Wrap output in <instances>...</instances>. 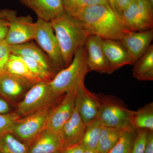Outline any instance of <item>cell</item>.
<instances>
[{
	"label": "cell",
	"mask_w": 153,
	"mask_h": 153,
	"mask_svg": "<svg viewBox=\"0 0 153 153\" xmlns=\"http://www.w3.org/2000/svg\"><path fill=\"white\" fill-rule=\"evenodd\" d=\"M4 71L24 79L32 85L42 81L36 76L19 56L11 54Z\"/></svg>",
	"instance_id": "21"
},
{
	"label": "cell",
	"mask_w": 153,
	"mask_h": 153,
	"mask_svg": "<svg viewBox=\"0 0 153 153\" xmlns=\"http://www.w3.org/2000/svg\"><path fill=\"white\" fill-rule=\"evenodd\" d=\"M47 107L19 118L16 121L11 133L19 140L27 144L46 128L48 117L53 107Z\"/></svg>",
	"instance_id": "7"
},
{
	"label": "cell",
	"mask_w": 153,
	"mask_h": 153,
	"mask_svg": "<svg viewBox=\"0 0 153 153\" xmlns=\"http://www.w3.org/2000/svg\"><path fill=\"white\" fill-rule=\"evenodd\" d=\"M84 149L80 143L73 146L63 147L60 153H83Z\"/></svg>",
	"instance_id": "33"
},
{
	"label": "cell",
	"mask_w": 153,
	"mask_h": 153,
	"mask_svg": "<svg viewBox=\"0 0 153 153\" xmlns=\"http://www.w3.org/2000/svg\"><path fill=\"white\" fill-rule=\"evenodd\" d=\"M30 71L42 81H49L56 74L44 68L40 63L30 57L19 56Z\"/></svg>",
	"instance_id": "27"
},
{
	"label": "cell",
	"mask_w": 153,
	"mask_h": 153,
	"mask_svg": "<svg viewBox=\"0 0 153 153\" xmlns=\"http://www.w3.org/2000/svg\"><path fill=\"white\" fill-rule=\"evenodd\" d=\"M132 125L136 130L146 129L153 131V102L146 104L133 111Z\"/></svg>",
	"instance_id": "23"
},
{
	"label": "cell",
	"mask_w": 153,
	"mask_h": 153,
	"mask_svg": "<svg viewBox=\"0 0 153 153\" xmlns=\"http://www.w3.org/2000/svg\"><path fill=\"white\" fill-rule=\"evenodd\" d=\"M33 86L29 82L5 71L0 72V92L7 97L14 98Z\"/></svg>",
	"instance_id": "19"
},
{
	"label": "cell",
	"mask_w": 153,
	"mask_h": 153,
	"mask_svg": "<svg viewBox=\"0 0 153 153\" xmlns=\"http://www.w3.org/2000/svg\"><path fill=\"white\" fill-rule=\"evenodd\" d=\"M82 0H63L65 11L68 13L76 10L80 7Z\"/></svg>",
	"instance_id": "32"
},
{
	"label": "cell",
	"mask_w": 153,
	"mask_h": 153,
	"mask_svg": "<svg viewBox=\"0 0 153 153\" xmlns=\"http://www.w3.org/2000/svg\"><path fill=\"white\" fill-rule=\"evenodd\" d=\"M60 152H56V153H60Z\"/></svg>",
	"instance_id": "41"
},
{
	"label": "cell",
	"mask_w": 153,
	"mask_h": 153,
	"mask_svg": "<svg viewBox=\"0 0 153 153\" xmlns=\"http://www.w3.org/2000/svg\"><path fill=\"white\" fill-rule=\"evenodd\" d=\"M75 104L86 126L97 119L100 106L98 95L89 91L84 83L76 90Z\"/></svg>",
	"instance_id": "11"
},
{
	"label": "cell",
	"mask_w": 153,
	"mask_h": 153,
	"mask_svg": "<svg viewBox=\"0 0 153 153\" xmlns=\"http://www.w3.org/2000/svg\"><path fill=\"white\" fill-rule=\"evenodd\" d=\"M100 102L97 120L102 126L108 127L126 128L133 127V111L124 102L114 96L98 94Z\"/></svg>",
	"instance_id": "4"
},
{
	"label": "cell",
	"mask_w": 153,
	"mask_h": 153,
	"mask_svg": "<svg viewBox=\"0 0 153 153\" xmlns=\"http://www.w3.org/2000/svg\"><path fill=\"white\" fill-rule=\"evenodd\" d=\"M111 7L121 19V15L132 0H107Z\"/></svg>",
	"instance_id": "31"
},
{
	"label": "cell",
	"mask_w": 153,
	"mask_h": 153,
	"mask_svg": "<svg viewBox=\"0 0 153 153\" xmlns=\"http://www.w3.org/2000/svg\"><path fill=\"white\" fill-rule=\"evenodd\" d=\"M137 133L133 127L124 129L117 143L107 153H131Z\"/></svg>",
	"instance_id": "25"
},
{
	"label": "cell",
	"mask_w": 153,
	"mask_h": 153,
	"mask_svg": "<svg viewBox=\"0 0 153 153\" xmlns=\"http://www.w3.org/2000/svg\"><path fill=\"white\" fill-rule=\"evenodd\" d=\"M153 7L148 0H132L122 13V22L129 32L153 29Z\"/></svg>",
	"instance_id": "6"
},
{
	"label": "cell",
	"mask_w": 153,
	"mask_h": 153,
	"mask_svg": "<svg viewBox=\"0 0 153 153\" xmlns=\"http://www.w3.org/2000/svg\"><path fill=\"white\" fill-rule=\"evenodd\" d=\"M0 19H5L1 11H0Z\"/></svg>",
	"instance_id": "39"
},
{
	"label": "cell",
	"mask_w": 153,
	"mask_h": 153,
	"mask_svg": "<svg viewBox=\"0 0 153 153\" xmlns=\"http://www.w3.org/2000/svg\"><path fill=\"white\" fill-rule=\"evenodd\" d=\"M64 97V96H63ZM63 98L52 91L49 81H41L33 85L18 104L16 113L19 116H26L47 107L55 105Z\"/></svg>",
	"instance_id": "5"
},
{
	"label": "cell",
	"mask_w": 153,
	"mask_h": 153,
	"mask_svg": "<svg viewBox=\"0 0 153 153\" xmlns=\"http://www.w3.org/2000/svg\"><path fill=\"white\" fill-rule=\"evenodd\" d=\"M101 126V124L97 119L86 126L85 133L79 143L84 150L96 151Z\"/></svg>",
	"instance_id": "24"
},
{
	"label": "cell",
	"mask_w": 153,
	"mask_h": 153,
	"mask_svg": "<svg viewBox=\"0 0 153 153\" xmlns=\"http://www.w3.org/2000/svg\"><path fill=\"white\" fill-rule=\"evenodd\" d=\"M83 153H98L97 151H91L87 150H85Z\"/></svg>",
	"instance_id": "38"
},
{
	"label": "cell",
	"mask_w": 153,
	"mask_h": 153,
	"mask_svg": "<svg viewBox=\"0 0 153 153\" xmlns=\"http://www.w3.org/2000/svg\"><path fill=\"white\" fill-rule=\"evenodd\" d=\"M36 25L34 40L60 71L65 68V65L60 46L51 23L38 19Z\"/></svg>",
	"instance_id": "9"
},
{
	"label": "cell",
	"mask_w": 153,
	"mask_h": 153,
	"mask_svg": "<svg viewBox=\"0 0 153 153\" xmlns=\"http://www.w3.org/2000/svg\"><path fill=\"white\" fill-rule=\"evenodd\" d=\"M70 15L81 22L91 35L103 40L121 41L130 32L109 5L84 7Z\"/></svg>",
	"instance_id": "1"
},
{
	"label": "cell",
	"mask_w": 153,
	"mask_h": 153,
	"mask_svg": "<svg viewBox=\"0 0 153 153\" xmlns=\"http://www.w3.org/2000/svg\"><path fill=\"white\" fill-rule=\"evenodd\" d=\"M148 130H137L135 139L132 149L131 153H144L145 144Z\"/></svg>",
	"instance_id": "29"
},
{
	"label": "cell",
	"mask_w": 153,
	"mask_h": 153,
	"mask_svg": "<svg viewBox=\"0 0 153 153\" xmlns=\"http://www.w3.org/2000/svg\"><path fill=\"white\" fill-rule=\"evenodd\" d=\"M3 26H9V22L5 19H0V27Z\"/></svg>",
	"instance_id": "37"
},
{
	"label": "cell",
	"mask_w": 153,
	"mask_h": 153,
	"mask_svg": "<svg viewBox=\"0 0 153 153\" xmlns=\"http://www.w3.org/2000/svg\"><path fill=\"white\" fill-rule=\"evenodd\" d=\"M10 111V106L7 102L0 98V114H6Z\"/></svg>",
	"instance_id": "35"
},
{
	"label": "cell",
	"mask_w": 153,
	"mask_h": 153,
	"mask_svg": "<svg viewBox=\"0 0 153 153\" xmlns=\"http://www.w3.org/2000/svg\"><path fill=\"white\" fill-rule=\"evenodd\" d=\"M10 50L11 54L32 58L55 74L59 71L45 52L33 42L10 45Z\"/></svg>",
	"instance_id": "18"
},
{
	"label": "cell",
	"mask_w": 153,
	"mask_h": 153,
	"mask_svg": "<svg viewBox=\"0 0 153 153\" xmlns=\"http://www.w3.org/2000/svg\"><path fill=\"white\" fill-rule=\"evenodd\" d=\"M23 5L32 10L38 19L51 22L64 13L63 0H19Z\"/></svg>",
	"instance_id": "14"
},
{
	"label": "cell",
	"mask_w": 153,
	"mask_h": 153,
	"mask_svg": "<svg viewBox=\"0 0 153 153\" xmlns=\"http://www.w3.org/2000/svg\"><path fill=\"white\" fill-rule=\"evenodd\" d=\"M77 89L67 92L58 105L53 107L49 114L46 128L58 134L74 111Z\"/></svg>",
	"instance_id": "10"
},
{
	"label": "cell",
	"mask_w": 153,
	"mask_h": 153,
	"mask_svg": "<svg viewBox=\"0 0 153 153\" xmlns=\"http://www.w3.org/2000/svg\"><path fill=\"white\" fill-rule=\"evenodd\" d=\"M27 153V146L11 133L0 136V153Z\"/></svg>",
	"instance_id": "26"
},
{
	"label": "cell",
	"mask_w": 153,
	"mask_h": 153,
	"mask_svg": "<svg viewBox=\"0 0 153 153\" xmlns=\"http://www.w3.org/2000/svg\"><path fill=\"white\" fill-rule=\"evenodd\" d=\"M144 153H153V131L148 130Z\"/></svg>",
	"instance_id": "34"
},
{
	"label": "cell",
	"mask_w": 153,
	"mask_h": 153,
	"mask_svg": "<svg viewBox=\"0 0 153 153\" xmlns=\"http://www.w3.org/2000/svg\"><path fill=\"white\" fill-rule=\"evenodd\" d=\"M124 129L102 126L97 152L98 153L108 152L117 143Z\"/></svg>",
	"instance_id": "22"
},
{
	"label": "cell",
	"mask_w": 153,
	"mask_h": 153,
	"mask_svg": "<svg viewBox=\"0 0 153 153\" xmlns=\"http://www.w3.org/2000/svg\"><path fill=\"white\" fill-rule=\"evenodd\" d=\"M86 128V125L82 120L75 104L71 117L63 125L58 134L63 147L73 146L80 143Z\"/></svg>",
	"instance_id": "16"
},
{
	"label": "cell",
	"mask_w": 153,
	"mask_h": 153,
	"mask_svg": "<svg viewBox=\"0 0 153 153\" xmlns=\"http://www.w3.org/2000/svg\"><path fill=\"white\" fill-rule=\"evenodd\" d=\"M11 55L10 45L5 39L0 41V72L4 70Z\"/></svg>",
	"instance_id": "30"
},
{
	"label": "cell",
	"mask_w": 153,
	"mask_h": 153,
	"mask_svg": "<svg viewBox=\"0 0 153 153\" xmlns=\"http://www.w3.org/2000/svg\"><path fill=\"white\" fill-rule=\"evenodd\" d=\"M148 1L153 6V0H148Z\"/></svg>",
	"instance_id": "40"
},
{
	"label": "cell",
	"mask_w": 153,
	"mask_h": 153,
	"mask_svg": "<svg viewBox=\"0 0 153 153\" xmlns=\"http://www.w3.org/2000/svg\"><path fill=\"white\" fill-rule=\"evenodd\" d=\"M102 41L100 37L94 35H90L87 38L85 46L88 66L89 71L111 74L112 72L105 55Z\"/></svg>",
	"instance_id": "12"
},
{
	"label": "cell",
	"mask_w": 153,
	"mask_h": 153,
	"mask_svg": "<svg viewBox=\"0 0 153 153\" xmlns=\"http://www.w3.org/2000/svg\"><path fill=\"white\" fill-rule=\"evenodd\" d=\"M20 118L16 112L0 114V136L11 133L16 121Z\"/></svg>",
	"instance_id": "28"
},
{
	"label": "cell",
	"mask_w": 153,
	"mask_h": 153,
	"mask_svg": "<svg viewBox=\"0 0 153 153\" xmlns=\"http://www.w3.org/2000/svg\"><path fill=\"white\" fill-rule=\"evenodd\" d=\"M26 145L27 153H55L63 147L59 135L47 128Z\"/></svg>",
	"instance_id": "17"
},
{
	"label": "cell",
	"mask_w": 153,
	"mask_h": 153,
	"mask_svg": "<svg viewBox=\"0 0 153 153\" xmlns=\"http://www.w3.org/2000/svg\"><path fill=\"white\" fill-rule=\"evenodd\" d=\"M50 22L60 46L66 68L72 62L76 50L85 45L91 35L81 22L66 11Z\"/></svg>",
	"instance_id": "2"
},
{
	"label": "cell",
	"mask_w": 153,
	"mask_h": 153,
	"mask_svg": "<svg viewBox=\"0 0 153 153\" xmlns=\"http://www.w3.org/2000/svg\"><path fill=\"white\" fill-rule=\"evenodd\" d=\"M89 71L87 62V52L85 45L76 50L72 62L67 67L59 71L49 84L53 92L63 98L64 94L76 89L82 83Z\"/></svg>",
	"instance_id": "3"
},
{
	"label": "cell",
	"mask_w": 153,
	"mask_h": 153,
	"mask_svg": "<svg viewBox=\"0 0 153 153\" xmlns=\"http://www.w3.org/2000/svg\"><path fill=\"white\" fill-rule=\"evenodd\" d=\"M1 12L9 22L5 38L9 45H19L34 40L36 25L32 17L29 15L18 16L16 11L8 9H4Z\"/></svg>",
	"instance_id": "8"
},
{
	"label": "cell",
	"mask_w": 153,
	"mask_h": 153,
	"mask_svg": "<svg viewBox=\"0 0 153 153\" xmlns=\"http://www.w3.org/2000/svg\"><path fill=\"white\" fill-rule=\"evenodd\" d=\"M153 39V30L130 32L121 42L128 52L134 63L147 50Z\"/></svg>",
	"instance_id": "13"
},
{
	"label": "cell",
	"mask_w": 153,
	"mask_h": 153,
	"mask_svg": "<svg viewBox=\"0 0 153 153\" xmlns=\"http://www.w3.org/2000/svg\"><path fill=\"white\" fill-rule=\"evenodd\" d=\"M133 65L132 75L134 78L139 81H153V44H151Z\"/></svg>",
	"instance_id": "20"
},
{
	"label": "cell",
	"mask_w": 153,
	"mask_h": 153,
	"mask_svg": "<svg viewBox=\"0 0 153 153\" xmlns=\"http://www.w3.org/2000/svg\"><path fill=\"white\" fill-rule=\"evenodd\" d=\"M8 29L9 26H3L0 27V41L5 39Z\"/></svg>",
	"instance_id": "36"
},
{
	"label": "cell",
	"mask_w": 153,
	"mask_h": 153,
	"mask_svg": "<svg viewBox=\"0 0 153 153\" xmlns=\"http://www.w3.org/2000/svg\"><path fill=\"white\" fill-rule=\"evenodd\" d=\"M102 43L112 73L126 65H133V60L120 41L102 39Z\"/></svg>",
	"instance_id": "15"
}]
</instances>
